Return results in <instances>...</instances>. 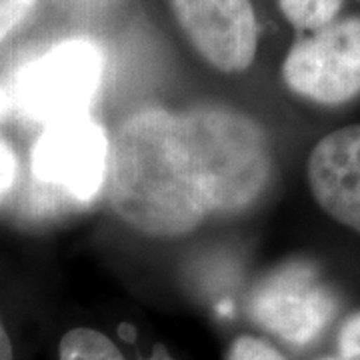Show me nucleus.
Masks as SVG:
<instances>
[{"instance_id":"obj_13","label":"nucleus","mask_w":360,"mask_h":360,"mask_svg":"<svg viewBox=\"0 0 360 360\" xmlns=\"http://www.w3.org/2000/svg\"><path fill=\"white\" fill-rule=\"evenodd\" d=\"M340 360H360V312L350 316L338 335Z\"/></svg>"},{"instance_id":"obj_10","label":"nucleus","mask_w":360,"mask_h":360,"mask_svg":"<svg viewBox=\"0 0 360 360\" xmlns=\"http://www.w3.org/2000/svg\"><path fill=\"white\" fill-rule=\"evenodd\" d=\"M290 25L300 30H321L328 26L342 8V0H278Z\"/></svg>"},{"instance_id":"obj_16","label":"nucleus","mask_w":360,"mask_h":360,"mask_svg":"<svg viewBox=\"0 0 360 360\" xmlns=\"http://www.w3.org/2000/svg\"><path fill=\"white\" fill-rule=\"evenodd\" d=\"M8 104H11V98H8V94H6V90L0 89V118H2V115L6 112V108H8Z\"/></svg>"},{"instance_id":"obj_1","label":"nucleus","mask_w":360,"mask_h":360,"mask_svg":"<svg viewBox=\"0 0 360 360\" xmlns=\"http://www.w3.org/2000/svg\"><path fill=\"white\" fill-rule=\"evenodd\" d=\"M104 182L118 219L148 236H182L208 217L180 115L165 108H144L120 124Z\"/></svg>"},{"instance_id":"obj_14","label":"nucleus","mask_w":360,"mask_h":360,"mask_svg":"<svg viewBox=\"0 0 360 360\" xmlns=\"http://www.w3.org/2000/svg\"><path fill=\"white\" fill-rule=\"evenodd\" d=\"M16 172H18L16 155L11 148V144L0 139V200L13 191Z\"/></svg>"},{"instance_id":"obj_8","label":"nucleus","mask_w":360,"mask_h":360,"mask_svg":"<svg viewBox=\"0 0 360 360\" xmlns=\"http://www.w3.org/2000/svg\"><path fill=\"white\" fill-rule=\"evenodd\" d=\"M309 184L326 214L360 232V124L335 130L314 146Z\"/></svg>"},{"instance_id":"obj_3","label":"nucleus","mask_w":360,"mask_h":360,"mask_svg":"<svg viewBox=\"0 0 360 360\" xmlns=\"http://www.w3.org/2000/svg\"><path fill=\"white\" fill-rule=\"evenodd\" d=\"M103 70V52L92 40H65L18 72L16 106L44 127L84 116L101 89Z\"/></svg>"},{"instance_id":"obj_2","label":"nucleus","mask_w":360,"mask_h":360,"mask_svg":"<svg viewBox=\"0 0 360 360\" xmlns=\"http://www.w3.org/2000/svg\"><path fill=\"white\" fill-rule=\"evenodd\" d=\"M208 214H234L255 205L270 179V150L252 118L226 106L180 115Z\"/></svg>"},{"instance_id":"obj_15","label":"nucleus","mask_w":360,"mask_h":360,"mask_svg":"<svg viewBox=\"0 0 360 360\" xmlns=\"http://www.w3.org/2000/svg\"><path fill=\"white\" fill-rule=\"evenodd\" d=\"M0 360H14L13 345H11V338L2 326V321H0Z\"/></svg>"},{"instance_id":"obj_6","label":"nucleus","mask_w":360,"mask_h":360,"mask_svg":"<svg viewBox=\"0 0 360 360\" xmlns=\"http://www.w3.org/2000/svg\"><path fill=\"white\" fill-rule=\"evenodd\" d=\"M248 310L264 330L288 345L304 347L333 321L336 302L312 266L292 262L257 284Z\"/></svg>"},{"instance_id":"obj_9","label":"nucleus","mask_w":360,"mask_h":360,"mask_svg":"<svg viewBox=\"0 0 360 360\" xmlns=\"http://www.w3.org/2000/svg\"><path fill=\"white\" fill-rule=\"evenodd\" d=\"M60 360H127L112 345L108 336L90 328H75L63 336ZM146 360H174L165 347L155 348L153 356Z\"/></svg>"},{"instance_id":"obj_12","label":"nucleus","mask_w":360,"mask_h":360,"mask_svg":"<svg viewBox=\"0 0 360 360\" xmlns=\"http://www.w3.org/2000/svg\"><path fill=\"white\" fill-rule=\"evenodd\" d=\"M37 0H0V42L34 8Z\"/></svg>"},{"instance_id":"obj_5","label":"nucleus","mask_w":360,"mask_h":360,"mask_svg":"<svg viewBox=\"0 0 360 360\" xmlns=\"http://www.w3.org/2000/svg\"><path fill=\"white\" fill-rule=\"evenodd\" d=\"M284 82L321 104H340L360 92V18L330 22L296 42L283 65Z\"/></svg>"},{"instance_id":"obj_17","label":"nucleus","mask_w":360,"mask_h":360,"mask_svg":"<svg viewBox=\"0 0 360 360\" xmlns=\"http://www.w3.org/2000/svg\"><path fill=\"white\" fill-rule=\"evenodd\" d=\"M324 360H338V359H324Z\"/></svg>"},{"instance_id":"obj_4","label":"nucleus","mask_w":360,"mask_h":360,"mask_svg":"<svg viewBox=\"0 0 360 360\" xmlns=\"http://www.w3.org/2000/svg\"><path fill=\"white\" fill-rule=\"evenodd\" d=\"M108 148L103 127L86 115L56 122L34 142L32 176L54 194L86 205L104 186Z\"/></svg>"},{"instance_id":"obj_11","label":"nucleus","mask_w":360,"mask_h":360,"mask_svg":"<svg viewBox=\"0 0 360 360\" xmlns=\"http://www.w3.org/2000/svg\"><path fill=\"white\" fill-rule=\"evenodd\" d=\"M226 360H284L281 352L266 345L264 340H258L255 336H238L232 342Z\"/></svg>"},{"instance_id":"obj_7","label":"nucleus","mask_w":360,"mask_h":360,"mask_svg":"<svg viewBox=\"0 0 360 360\" xmlns=\"http://www.w3.org/2000/svg\"><path fill=\"white\" fill-rule=\"evenodd\" d=\"M176 22L212 68L243 72L252 65L258 25L248 0H168Z\"/></svg>"}]
</instances>
